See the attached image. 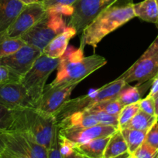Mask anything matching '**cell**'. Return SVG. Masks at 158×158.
<instances>
[{"label": "cell", "instance_id": "obj_29", "mask_svg": "<svg viewBox=\"0 0 158 158\" xmlns=\"http://www.w3.org/2000/svg\"><path fill=\"white\" fill-rule=\"evenodd\" d=\"M85 110H88V112L93 114L100 124L111 125V126L117 127L119 128V120H118L119 116L111 115V114H108L107 113L103 112V111L95 109H88Z\"/></svg>", "mask_w": 158, "mask_h": 158}, {"label": "cell", "instance_id": "obj_34", "mask_svg": "<svg viewBox=\"0 0 158 158\" xmlns=\"http://www.w3.org/2000/svg\"><path fill=\"white\" fill-rule=\"evenodd\" d=\"M145 142L154 148H158V122H156L147 132Z\"/></svg>", "mask_w": 158, "mask_h": 158}, {"label": "cell", "instance_id": "obj_4", "mask_svg": "<svg viewBox=\"0 0 158 158\" xmlns=\"http://www.w3.org/2000/svg\"><path fill=\"white\" fill-rule=\"evenodd\" d=\"M125 85H126V83L123 80L117 78L111 83H107L102 87L88 93L86 95L70 99L54 116L56 122L57 123L74 113L89 109L104 100L116 98Z\"/></svg>", "mask_w": 158, "mask_h": 158}, {"label": "cell", "instance_id": "obj_32", "mask_svg": "<svg viewBox=\"0 0 158 158\" xmlns=\"http://www.w3.org/2000/svg\"><path fill=\"white\" fill-rule=\"evenodd\" d=\"M12 121V111L0 103V131L9 130Z\"/></svg>", "mask_w": 158, "mask_h": 158}, {"label": "cell", "instance_id": "obj_22", "mask_svg": "<svg viewBox=\"0 0 158 158\" xmlns=\"http://www.w3.org/2000/svg\"><path fill=\"white\" fill-rule=\"evenodd\" d=\"M156 122H158V117L156 116L150 115L139 110L131 120L122 128L128 127L148 132Z\"/></svg>", "mask_w": 158, "mask_h": 158}, {"label": "cell", "instance_id": "obj_38", "mask_svg": "<svg viewBox=\"0 0 158 158\" xmlns=\"http://www.w3.org/2000/svg\"><path fill=\"white\" fill-rule=\"evenodd\" d=\"M5 150H6V144H5V143L3 142L2 139L1 131H0V156H1V154L4 152Z\"/></svg>", "mask_w": 158, "mask_h": 158}, {"label": "cell", "instance_id": "obj_46", "mask_svg": "<svg viewBox=\"0 0 158 158\" xmlns=\"http://www.w3.org/2000/svg\"><path fill=\"white\" fill-rule=\"evenodd\" d=\"M132 156H133V155H132ZM133 158H135V157H133Z\"/></svg>", "mask_w": 158, "mask_h": 158}, {"label": "cell", "instance_id": "obj_43", "mask_svg": "<svg viewBox=\"0 0 158 158\" xmlns=\"http://www.w3.org/2000/svg\"><path fill=\"white\" fill-rule=\"evenodd\" d=\"M158 97V94H156V96H155V97H154V98H156V97Z\"/></svg>", "mask_w": 158, "mask_h": 158}, {"label": "cell", "instance_id": "obj_10", "mask_svg": "<svg viewBox=\"0 0 158 158\" xmlns=\"http://www.w3.org/2000/svg\"><path fill=\"white\" fill-rule=\"evenodd\" d=\"M46 11L41 0L33 4L25 5L18 16L6 31V34L12 38H21L42 18Z\"/></svg>", "mask_w": 158, "mask_h": 158}, {"label": "cell", "instance_id": "obj_19", "mask_svg": "<svg viewBox=\"0 0 158 158\" xmlns=\"http://www.w3.org/2000/svg\"><path fill=\"white\" fill-rule=\"evenodd\" d=\"M135 16L148 23L158 22V6L156 0H143L133 5Z\"/></svg>", "mask_w": 158, "mask_h": 158}, {"label": "cell", "instance_id": "obj_24", "mask_svg": "<svg viewBox=\"0 0 158 158\" xmlns=\"http://www.w3.org/2000/svg\"><path fill=\"white\" fill-rule=\"evenodd\" d=\"M46 10H53L65 16H71L77 0H41Z\"/></svg>", "mask_w": 158, "mask_h": 158}, {"label": "cell", "instance_id": "obj_39", "mask_svg": "<svg viewBox=\"0 0 158 158\" xmlns=\"http://www.w3.org/2000/svg\"><path fill=\"white\" fill-rule=\"evenodd\" d=\"M22 3H23L24 5H29L33 4V3H36L37 2H39L40 0H20Z\"/></svg>", "mask_w": 158, "mask_h": 158}, {"label": "cell", "instance_id": "obj_9", "mask_svg": "<svg viewBox=\"0 0 158 158\" xmlns=\"http://www.w3.org/2000/svg\"><path fill=\"white\" fill-rule=\"evenodd\" d=\"M106 6L103 0H77L74 5V12L69 17L68 26L74 28L77 33H81Z\"/></svg>", "mask_w": 158, "mask_h": 158}, {"label": "cell", "instance_id": "obj_45", "mask_svg": "<svg viewBox=\"0 0 158 158\" xmlns=\"http://www.w3.org/2000/svg\"><path fill=\"white\" fill-rule=\"evenodd\" d=\"M156 26H157V28H158V22H157V23H156Z\"/></svg>", "mask_w": 158, "mask_h": 158}, {"label": "cell", "instance_id": "obj_2", "mask_svg": "<svg viewBox=\"0 0 158 158\" xmlns=\"http://www.w3.org/2000/svg\"><path fill=\"white\" fill-rule=\"evenodd\" d=\"M107 60L99 55L84 56V49L80 46L67 48L60 57L56 78L50 83L52 86H66L78 84L81 80L105 66Z\"/></svg>", "mask_w": 158, "mask_h": 158}, {"label": "cell", "instance_id": "obj_33", "mask_svg": "<svg viewBox=\"0 0 158 158\" xmlns=\"http://www.w3.org/2000/svg\"><path fill=\"white\" fill-rule=\"evenodd\" d=\"M139 107L141 110L144 111L150 115H155V99L152 96L147 95V97L139 100Z\"/></svg>", "mask_w": 158, "mask_h": 158}, {"label": "cell", "instance_id": "obj_35", "mask_svg": "<svg viewBox=\"0 0 158 158\" xmlns=\"http://www.w3.org/2000/svg\"><path fill=\"white\" fill-rule=\"evenodd\" d=\"M158 94V76L156 75L154 78L153 79L151 83V88H150V93L148 95L152 96L154 97L156 94Z\"/></svg>", "mask_w": 158, "mask_h": 158}, {"label": "cell", "instance_id": "obj_44", "mask_svg": "<svg viewBox=\"0 0 158 158\" xmlns=\"http://www.w3.org/2000/svg\"><path fill=\"white\" fill-rule=\"evenodd\" d=\"M156 4H157V6H158V0H156Z\"/></svg>", "mask_w": 158, "mask_h": 158}, {"label": "cell", "instance_id": "obj_15", "mask_svg": "<svg viewBox=\"0 0 158 158\" xmlns=\"http://www.w3.org/2000/svg\"><path fill=\"white\" fill-rule=\"evenodd\" d=\"M77 34L75 29L68 26L61 33L53 39L42 50V53L50 58H60L68 47V43Z\"/></svg>", "mask_w": 158, "mask_h": 158}, {"label": "cell", "instance_id": "obj_36", "mask_svg": "<svg viewBox=\"0 0 158 158\" xmlns=\"http://www.w3.org/2000/svg\"><path fill=\"white\" fill-rule=\"evenodd\" d=\"M0 158H23V157H20V156L16 155L15 154L12 153V151H9V150L6 148L4 152H3L2 154H1V156H0Z\"/></svg>", "mask_w": 158, "mask_h": 158}, {"label": "cell", "instance_id": "obj_25", "mask_svg": "<svg viewBox=\"0 0 158 158\" xmlns=\"http://www.w3.org/2000/svg\"><path fill=\"white\" fill-rule=\"evenodd\" d=\"M141 89L139 86L136 85L135 86L125 85L118 94L117 97L119 102L123 106L130 104V103H136L141 100Z\"/></svg>", "mask_w": 158, "mask_h": 158}, {"label": "cell", "instance_id": "obj_8", "mask_svg": "<svg viewBox=\"0 0 158 158\" xmlns=\"http://www.w3.org/2000/svg\"><path fill=\"white\" fill-rule=\"evenodd\" d=\"M6 148L23 158H47L48 150L23 133L1 131Z\"/></svg>", "mask_w": 158, "mask_h": 158}, {"label": "cell", "instance_id": "obj_41", "mask_svg": "<svg viewBox=\"0 0 158 158\" xmlns=\"http://www.w3.org/2000/svg\"><path fill=\"white\" fill-rule=\"evenodd\" d=\"M129 154V152H128V153H125V154H122V155L118 156V157H114V158H126V157H127V156H128Z\"/></svg>", "mask_w": 158, "mask_h": 158}, {"label": "cell", "instance_id": "obj_17", "mask_svg": "<svg viewBox=\"0 0 158 158\" xmlns=\"http://www.w3.org/2000/svg\"><path fill=\"white\" fill-rule=\"evenodd\" d=\"M99 121L88 110L79 111L65 117L57 123L59 129L89 127L99 124Z\"/></svg>", "mask_w": 158, "mask_h": 158}, {"label": "cell", "instance_id": "obj_47", "mask_svg": "<svg viewBox=\"0 0 158 158\" xmlns=\"http://www.w3.org/2000/svg\"><path fill=\"white\" fill-rule=\"evenodd\" d=\"M157 76H158V73H157Z\"/></svg>", "mask_w": 158, "mask_h": 158}, {"label": "cell", "instance_id": "obj_18", "mask_svg": "<svg viewBox=\"0 0 158 158\" xmlns=\"http://www.w3.org/2000/svg\"><path fill=\"white\" fill-rule=\"evenodd\" d=\"M111 136L89 140L86 143H74V150L88 158H104V153Z\"/></svg>", "mask_w": 158, "mask_h": 158}, {"label": "cell", "instance_id": "obj_30", "mask_svg": "<svg viewBox=\"0 0 158 158\" xmlns=\"http://www.w3.org/2000/svg\"><path fill=\"white\" fill-rule=\"evenodd\" d=\"M132 155L135 158H158V148L144 141Z\"/></svg>", "mask_w": 158, "mask_h": 158}, {"label": "cell", "instance_id": "obj_14", "mask_svg": "<svg viewBox=\"0 0 158 158\" xmlns=\"http://www.w3.org/2000/svg\"><path fill=\"white\" fill-rule=\"evenodd\" d=\"M0 103L10 110L24 106H34L21 83L0 85Z\"/></svg>", "mask_w": 158, "mask_h": 158}, {"label": "cell", "instance_id": "obj_42", "mask_svg": "<svg viewBox=\"0 0 158 158\" xmlns=\"http://www.w3.org/2000/svg\"><path fill=\"white\" fill-rule=\"evenodd\" d=\"M126 158H133V156H132V154H129L128 156H127Z\"/></svg>", "mask_w": 158, "mask_h": 158}, {"label": "cell", "instance_id": "obj_28", "mask_svg": "<svg viewBox=\"0 0 158 158\" xmlns=\"http://www.w3.org/2000/svg\"><path fill=\"white\" fill-rule=\"evenodd\" d=\"M23 77L8 66L0 65V85L21 83Z\"/></svg>", "mask_w": 158, "mask_h": 158}, {"label": "cell", "instance_id": "obj_5", "mask_svg": "<svg viewBox=\"0 0 158 158\" xmlns=\"http://www.w3.org/2000/svg\"><path fill=\"white\" fill-rule=\"evenodd\" d=\"M64 15L53 10H46L42 18L23 34L21 39L26 43L43 50L45 46L68 27Z\"/></svg>", "mask_w": 158, "mask_h": 158}, {"label": "cell", "instance_id": "obj_37", "mask_svg": "<svg viewBox=\"0 0 158 158\" xmlns=\"http://www.w3.org/2000/svg\"><path fill=\"white\" fill-rule=\"evenodd\" d=\"M64 158H88V157H87L86 156H84L82 155V154H79L78 152H77V151L74 150V151H72V152L70 153V154L64 156Z\"/></svg>", "mask_w": 158, "mask_h": 158}, {"label": "cell", "instance_id": "obj_13", "mask_svg": "<svg viewBox=\"0 0 158 158\" xmlns=\"http://www.w3.org/2000/svg\"><path fill=\"white\" fill-rule=\"evenodd\" d=\"M118 129L117 127L99 123L89 127L59 129V134L72 143L78 144L96 138L109 137Z\"/></svg>", "mask_w": 158, "mask_h": 158}, {"label": "cell", "instance_id": "obj_7", "mask_svg": "<svg viewBox=\"0 0 158 158\" xmlns=\"http://www.w3.org/2000/svg\"><path fill=\"white\" fill-rule=\"evenodd\" d=\"M158 73V35L142 56L118 78L129 84L137 82V85L153 80Z\"/></svg>", "mask_w": 158, "mask_h": 158}, {"label": "cell", "instance_id": "obj_31", "mask_svg": "<svg viewBox=\"0 0 158 158\" xmlns=\"http://www.w3.org/2000/svg\"><path fill=\"white\" fill-rule=\"evenodd\" d=\"M47 158H64V155L61 152V150H60L58 127H57L55 134H54L50 147L48 149Z\"/></svg>", "mask_w": 158, "mask_h": 158}, {"label": "cell", "instance_id": "obj_3", "mask_svg": "<svg viewBox=\"0 0 158 158\" xmlns=\"http://www.w3.org/2000/svg\"><path fill=\"white\" fill-rule=\"evenodd\" d=\"M11 111L12 121L7 131L23 133L49 149L58 127L54 116L45 114L34 106H24Z\"/></svg>", "mask_w": 158, "mask_h": 158}, {"label": "cell", "instance_id": "obj_1", "mask_svg": "<svg viewBox=\"0 0 158 158\" xmlns=\"http://www.w3.org/2000/svg\"><path fill=\"white\" fill-rule=\"evenodd\" d=\"M133 5V0H114L102 9L82 31L81 47L95 49L104 37L136 17Z\"/></svg>", "mask_w": 158, "mask_h": 158}, {"label": "cell", "instance_id": "obj_16", "mask_svg": "<svg viewBox=\"0 0 158 158\" xmlns=\"http://www.w3.org/2000/svg\"><path fill=\"white\" fill-rule=\"evenodd\" d=\"M24 6L20 0H0V34L7 30Z\"/></svg>", "mask_w": 158, "mask_h": 158}, {"label": "cell", "instance_id": "obj_23", "mask_svg": "<svg viewBox=\"0 0 158 158\" xmlns=\"http://www.w3.org/2000/svg\"><path fill=\"white\" fill-rule=\"evenodd\" d=\"M26 44L21 38H12L6 32L0 34V59L16 52Z\"/></svg>", "mask_w": 158, "mask_h": 158}, {"label": "cell", "instance_id": "obj_27", "mask_svg": "<svg viewBox=\"0 0 158 158\" xmlns=\"http://www.w3.org/2000/svg\"><path fill=\"white\" fill-rule=\"evenodd\" d=\"M139 110H140L139 101L124 106L118 117L119 128H122L124 126H125L131 120V119L137 114Z\"/></svg>", "mask_w": 158, "mask_h": 158}, {"label": "cell", "instance_id": "obj_12", "mask_svg": "<svg viewBox=\"0 0 158 158\" xmlns=\"http://www.w3.org/2000/svg\"><path fill=\"white\" fill-rule=\"evenodd\" d=\"M41 54L40 49L26 43L14 53L0 59V65L11 68L23 77Z\"/></svg>", "mask_w": 158, "mask_h": 158}, {"label": "cell", "instance_id": "obj_40", "mask_svg": "<svg viewBox=\"0 0 158 158\" xmlns=\"http://www.w3.org/2000/svg\"><path fill=\"white\" fill-rule=\"evenodd\" d=\"M155 99V115L158 117V97Z\"/></svg>", "mask_w": 158, "mask_h": 158}, {"label": "cell", "instance_id": "obj_26", "mask_svg": "<svg viewBox=\"0 0 158 158\" xmlns=\"http://www.w3.org/2000/svg\"><path fill=\"white\" fill-rule=\"evenodd\" d=\"M123 106V105L118 100L117 98H114L100 102L94 106H91L89 109L99 110L103 111V112L111 114V115L119 116V113L121 112Z\"/></svg>", "mask_w": 158, "mask_h": 158}, {"label": "cell", "instance_id": "obj_20", "mask_svg": "<svg viewBox=\"0 0 158 158\" xmlns=\"http://www.w3.org/2000/svg\"><path fill=\"white\" fill-rule=\"evenodd\" d=\"M128 152L126 142L119 128L110 137L104 153V158H114Z\"/></svg>", "mask_w": 158, "mask_h": 158}, {"label": "cell", "instance_id": "obj_6", "mask_svg": "<svg viewBox=\"0 0 158 158\" xmlns=\"http://www.w3.org/2000/svg\"><path fill=\"white\" fill-rule=\"evenodd\" d=\"M60 60V57L50 58L42 53L22 78L21 83L35 107L41 98L48 77L57 69Z\"/></svg>", "mask_w": 158, "mask_h": 158}, {"label": "cell", "instance_id": "obj_21", "mask_svg": "<svg viewBox=\"0 0 158 158\" xmlns=\"http://www.w3.org/2000/svg\"><path fill=\"white\" fill-rule=\"evenodd\" d=\"M122 136L126 142L128 151L130 154H133L143 143L145 141L147 131H139L132 128H119Z\"/></svg>", "mask_w": 158, "mask_h": 158}, {"label": "cell", "instance_id": "obj_11", "mask_svg": "<svg viewBox=\"0 0 158 158\" xmlns=\"http://www.w3.org/2000/svg\"><path fill=\"white\" fill-rule=\"evenodd\" d=\"M77 85L72 84L66 86L46 85L36 108L45 114L54 116L60 108L70 100V96Z\"/></svg>", "mask_w": 158, "mask_h": 158}]
</instances>
